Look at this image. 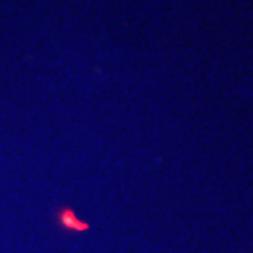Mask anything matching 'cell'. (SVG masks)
Instances as JSON below:
<instances>
[{"instance_id":"1","label":"cell","mask_w":253,"mask_h":253,"mask_svg":"<svg viewBox=\"0 0 253 253\" xmlns=\"http://www.w3.org/2000/svg\"><path fill=\"white\" fill-rule=\"evenodd\" d=\"M59 220H61V224L64 225L66 229H72V230H84L87 229V225L85 224H80L77 219H75L74 212L66 209V214H59Z\"/></svg>"}]
</instances>
